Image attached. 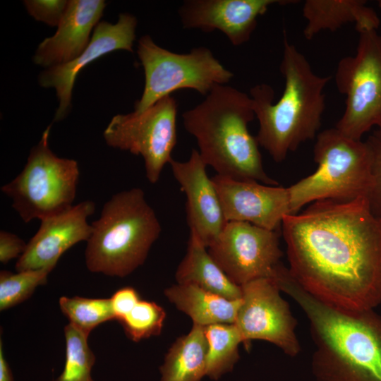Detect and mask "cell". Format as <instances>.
<instances>
[{"label": "cell", "instance_id": "1", "mask_svg": "<svg viewBox=\"0 0 381 381\" xmlns=\"http://www.w3.org/2000/svg\"><path fill=\"white\" fill-rule=\"evenodd\" d=\"M281 228L289 269L307 291L354 310L381 303V218L366 198L315 201Z\"/></svg>", "mask_w": 381, "mask_h": 381}, {"label": "cell", "instance_id": "2", "mask_svg": "<svg viewBox=\"0 0 381 381\" xmlns=\"http://www.w3.org/2000/svg\"><path fill=\"white\" fill-rule=\"evenodd\" d=\"M308 319L316 349V381H381V315L326 303L307 291L284 268L275 279Z\"/></svg>", "mask_w": 381, "mask_h": 381}, {"label": "cell", "instance_id": "3", "mask_svg": "<svg viewBox=\"0 0 381 381\" xmlns=\"http://www.w3.org/2000/svg\"><path fill=\"white\" fill-rule=\"evenodd\" d=\"M280 72L284 89L276 103L274 90L267 84L250 90L259 121L256 140L276 162L318 135L325 107L324 89L331 79L315 73L306 57L286 38Z\"/></svg>", "mask_w": 381, "mask_h": 381}, {"label": "cell", "instance_id": "4", "mask_svg": "<svg viewBox=\"0 0 381 381\" xmlns=\"http://www.w3.org/2000/svg\"><path fill=\"white\" fill-rule=\"evenodd\" d=\"M255 117L250 96L224 85H215L204 101L182 114L200 157L217 174L275 186L278 183L264 170L256 138L248 131Z\"/></svg>", "mask_w": 381, "mask_h": 381}, {"label": "cell", "instance_id": "5", "mask_svg": "<svg viewBox=\"0 0 381 381\" xmlns=\"http://www.w3.org/2000/svg\"><path fill=\"white\" fill-rule=\"evenodd\" d=\"M85 264L89 271L124 277L142 265L162 231L144 191L133 188L111 196L91 224Z\"/></svg>", "mask_w": 381, "mask_h": 381}, {"label": "cell", "instance_id": "6", "mask_svg": "<svg viewBox=\"0 0 381 381\" xmlns=\"http://www.w3.org/2000/svg\"><path fill=\"white\" fill-rule=\"evenodd\" d=\"M316 171L288 188L291 214L321 200L366 198L372 184L371 152L365 141L331 128L319 133L313 147Z\"/></svg>", "mask_w": 381, "mask_h": 381}, {"label": "cell", "instance_id": "7", "mask_svg": "<svg viewBox=\"0 0 381 381\" xmlns=\"http://www.w3.org/2000/svg\"><path fill=\"white\" fill-rule=\"evenodd\" d=\"M51 126L30 150L21 172L1 190L25 223L40 221L71 208L76 196L80 171L77 161L61 158L49 148Z\"/></svg>", "mask_w": 381, "mask_h": 381}, {"label": "cell", "instance_id": "8", "mask_svg": "<svg viewBox=\"0 0 381 381\" xmlns=\"http://www.w3.org/2000/svg\"><path fill=\"white\" fill-rule=\"evenodd\" d=\"M138 56L145 73L143 95L135 111H143L175 90L193 89L207 96L217 85H224L234 74L207 47L178 54L156 44L150 36L138 41Z\"/></svg>", "mask_w": 381, "mask_h": 381}, {"label": "cell", "instance_id": "9", "mask_svg": "<svg viewBox=\"0 0 381 381\" xmlns=\"http://www.w3.org/2000/svg\"><path fill=\"white\" fill-rule=\"evenodd\" d=\"M358 33L356 54L342 58L335 73L337 88L346 96L335 128L361 140L373 127L381 129V35L377 30Z\"/></svg>", "mask_w": 381, "mask_h": 381}, {"label": "cell", "instance_id": "10", "mask_svg": "<svg viewBox=\"0 0 381 381\" xmlns=\"http://www.w3.org/2000/svg\"><path fill=\"white\" fill-rule=\"evenodd\" d=\"M176 115V99L166 96L143 111L114 116L104 131V140L111 147L140 155L147 180L156 183L172 159Z\"/></svg>", "mask_w": 381, "mask_h": 381}, {"label": "cell", "instance_id": "11", "mask_svg": "<svg viewBox=\"0 0 381 381\" xmlns=\"http://www.w3.org/2000/svg\"><path fill=\"white\" fill-rule=\"evenodd\" d=\"M207 250L229 279L240 286L258 279H273L282 264L277 231L248 222H227Z\"/></svg>", "mask_w": 381, "mask_h": 381}, {"label": "cell", "instance_id": "12", "mask_svg": "<svg viewBox=\"0 0 381 381\" xmlns=\"http://www.w3.org/2000/svg\"><path fill=\"white\" fill-rule=\"evenodd\" d=\"M241 288L242 301L234 324L243 343L248 345L252 340H264L288 356L298 355L301 346L295 333L297 322L277 284L271 279L261 278Z\"/></svg>", "mask_w": 381, "mask_h": 381}, {"label": "cell", "instance_id": "13", "mask_svg": "<svg viewBox=\"0 0 381 381\" xmlns=\"http://www.w3.org/2000/svg\"><path fill=\"white\" fill-rule=\"evenodd\" d=\"M227 222H244L272 231L291 214L288 188L241 181L220 175L212 178Z\"/></svg>", "mask_w": 381, "mask_h": 381}, {"label": "cell", "instance_id": "14", "mask_svg": "<svg viewBox=\"0 0 381 381\" xmlns=\"http://www.w3.org/2000/svg\"><path fill=\"white\" fill-rule=\"evenodd\" d=\"M136 25V18L129 13H121L116 24L99 23L89 44L78 57L66 64L48 68L40 75L41 86L54 87L56 91L59 104L55 121L63 119L68 112L73 84L82 68L111 52L119 49L133 52Z\"/></svg>", "mask_w": 381, "mask_h": 381}, {"label": "cell", "instance_id": "15", "mask_svg": "<svg viewBox=\"0 0 381 381\" xmlns=\"http://www.w3.org/2000/svg\"><path fill=\"white\" fill-rule=\"evenodd\" d=\"M95 210L94 201L84 200L64 212L41 220L40 228L16 262V271L54 270L67 250L88 240L92 227L87 217Z\"/></svg>", "mask_w": 381, "mask_h": 381}, {"label": "cell", "instance_id": "16", "mask_svg": "<svg viewBox=\"0 0 381 381\" xmlns=\"http://www.w3.org/2000/svg\"><path fill=\"white\" fill-rule=\"evenodd\" d=\"M169 164L186 195L190 231L208 248L219 236L227 221L214 184L207 174V165L195 149L188 160L179 162L172 158Z\"/></svg>", "mask_w": 381, "mask_h": 381}, {"label": "cell", "instance_id": "17", "mask_svg": "<svg viewBox=\"0 0 381 381\" xmlns=\"http://www.w3.org/2000/svg\"><path fill=\"white\" fill-rule=\"evenodd\" d=\"M285 0H187L179 9L183 28L204 32L218 30L234 46L247 42L255 30L258 18L273 4Z\"/></svg>", "mask_w": 381, "mask_h": 381}, {"label": "cell", "instance_id": "18", "mask_svg": "<svg viewBox=\"0 0 381 381\" xmlns=\"http://www.w3.org/2000/svg\"><path fill=\"white\" fill-rule=\"evenodd\" d=\"M105 6L103 0L68 1L56 33L39 44L35 63L48 68L78 57L89 44L90 32L98 24Z\"/></svg>", "mask_w": 381, "mask_h": 381}, {"label": "cell", "instance_id": "19", "mask_svg": "<svg viewBox=\"0 0 381 381\" xmlns=\"http://www.w3.org/2000/svg\"><path fill=\"white\" fill-rule=\"evenodd\" d=\"M306 20L304 37L312 40L321 31L334 32L348 23L356 30H377L380 20L376 11L364 0H306L302 9Z\"/></svg>", "mask_w": 381, "mask_h": 381}, {"label": "cell", "instance_id": "20", "mask_svg": "<svg viewBox=\"0 0 381 381\" xmlns=\"http://www.w3.org/2000/svg\"><path fill=\"white\" fill-rule=\"evenodd\" d=\"M164 295L177 309L188 315L193 324L206 327L214 324H234L241 298L229 299L191 284H174Z\"/></svg>", "mask_w": 381, "mask_h": 381}, {"label": "cell", "instance_id": "21", "mask_svg": "<svg viewBox=\"0 0 381 381\" xmlns=\"http://www.w3.org/2000/svg\"><path fill=\"white\" fill-rule=\"evenodd\" d=\"M179 284H191L229 299L241 298V288L233 283L210 255L198 236L190 231L187 251L176 272Z\"/></svg>", "mask_w": 381, "mask_h": 381}, {"label": "cell", "instance_id": "22", "mask_svg": "<svg viewBox=\"0 0 381 381\" xmlns=\"http://www.w3.org/2000/svg\"><path fill=\"white\" fill-rule=\"evenodd\" d=\"M207 351L205 327L193 324L169 348L160 367V381H200L206 375Z\"/></svg>", "mask_w": 381, "mask_h": 381}, {"label": "cell", "instance_id": "23", "mask_svg": "<svg viewBox=\"0 0 381 381\" xmlns=\"http://www.w3.org/2000/svg\"><path fill=\"white\" fill-rule=\"evenodd\" d=\"M208 343L206 375L217 380L231 371L239 358L243 340L235 324H214L205 327Z\"/></svg>", "mask_w": 381, "mask_h": 381}, {"label": "cell", "instance_id": "24", "mask_svg": "<svg viewBox=\"0 0 381 381\" xmlns=\"http://www.w3.org/2000/svg\"><path fill=\"white\" fill-rule=\"evenodd\" d=\"M62 313L69 323L89 336L99 325L115 320L109 298L61 296L59 301Z\"/></svg>", "mask_w": 381, "mask_h": 381}, {"label": "cell", "instance_id": "25", "mask_svg": "<svg viewBox=\"0 0 381 381\" xmlns=\"http://www.w3.org/2000/svg\"><path fill=\"white\" fill-rule=\"evenodd\" d=\"M66 361L61 374L53 381H94L91 371L95 356L89 346L88 336L68 323L64 327Z\"/></svg>", "mask_w": 381, "mask_h": 381}, {"label": "cell", "instance_id": "26", "mask_svg": "<svg viewBox=\"0 0 381 381\" xmlns=\"http://www.w3.org/2000/svg\"><path fill=\"white\" fill-rule=\"evenodd\" d=\"M50 268L29 270L12 273L0 272V310L4 311L29 298L35 290L47 282Z\"/></svg>", "mask_w": 381, "mask_h": 381}, {"label": "cell", "instance_id": "27", "mask_svg": "<svg viewBox=\"0 0 381 381\" xmlns=\"http://www.w3.org/2000/svg\"><path fill=\"white\" fill-rule=\"evenodd\" d=\"M166 318L164 309L157 303L140 300L132 310L119 322L131 340L140 341L159 335Z\"/></svg>", "mask_w": 381, "mask_h": 381}, {"label": "cell", "instance_id": "28", "mask_svg": "<svg viewBox=\"0 0 381 381\" xmlns=\"http://www.w3.org/2000/svg\"><path fill=\"white\" fill-rule=\"evenodd\" d=\"M372 157V184L366 197L372 213L381 218V129H377L365 140Z\"/></svg>", "mask_w": 381, "mask_h": 381}, {"label": "cell", "instance_id": "29", "mask_svg": "<svg viewBox=\"0 0 381 381\" xmlns=\"http://www.w3.org/2000/svg\"><path fill=\"white\" fill-rule=\"evenodd\" d=\"M27 11L35 19L51 26H58L67 8L68 1L26 0Z\"/></svg>", "mask_w": 381, "mask_h": 381}, {"label": "cell", "instance_id": "30", "mask_svg": "<svg viewBox=\"0 0 381 381\" xmlns=\"http://www.w3.org/2000/svg\"><path fill=\"white\" fill-rule=\"evenodd\" d=\"M110 300L115 320L119 321L132 310L140 298L134 288L125 286L117 290Z\"/></svg>", "mask_w": 381, "mask_h": 381}, {"label": "cell", "instance_id": "31", "mask_svg": "<svg viewBox=\"0 0 381 381\" xmlns=\"http://www.w3.org/2000/svg\"><path fill=\"white\" fill-rule=\"evenodd\" d=\"M27 246L21 238L15 234L1 230L0 231V262L6 264L13 259L20 258Z\"/></svg>", "mask_w": 381, "mask_h": 381}, {"label": "cell", "instance_id": "32", "mask_svg": "<svg viewBox=\"0 0 381 381\" xmlns=\"http://www.w3.org/2000/svg\"><path fill=\"white\" fill-rule=\"evenodd\" d=\"M0 381H14L11 368L4 356L1 339L0 341Z\"/></svg>", "mask_w": 381, "mask_h": 381}]
</instances>
